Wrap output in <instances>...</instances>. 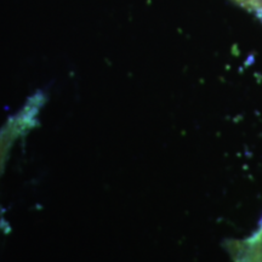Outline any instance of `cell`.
<instances>
[{"label":"cell","instance_id":"7a4b0ae2","mask_svg":"<svg viewBox=\"0 0 262 262\" xmlns=\"http://www.w3.org/2000/svg\"><path fill=\"white\" fill-rule=\"evenodd\" d=\"M238 2H241V4L245 5L247 8H250L262 16V0H238Z\"/></svg>","mask_w":262,"mask_h":262},{"label":"cell","instance_id":"6da1fadb","mask_svg":"<svg viewBox=\"0 0 262 262\" xmlns=\"http://www.w3.org/2000/svg\"><path fill=\"white\" fill-rule=\"evenodd\" d=\"M233 262H262V219L253 234L226 243Z\"/></svg>","mask_w":262,"mask_h":262}]
</instances>
